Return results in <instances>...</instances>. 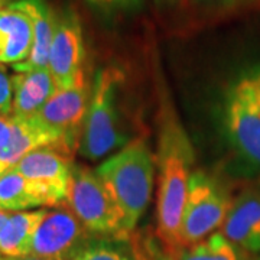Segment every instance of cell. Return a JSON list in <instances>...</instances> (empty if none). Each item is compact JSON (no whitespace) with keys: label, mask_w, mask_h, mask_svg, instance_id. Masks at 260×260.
I'll return each instance as SVG.
<instances>
[{"label":"cell","mask_w":260,"mask_h":260,"mask_svg":"<svg viewBox=\"0 0 260 260\" xmlns=\"http://www.w3.org/2000/svg\"><path fill=\"white\" fill-rule=\"evenodd\" d=\"M194 149L185 130L172 112L162 116L159 130L158 200L156 218L158 234L168 253L174 257L181 251L179 232L182 211L192 175Z\"/></svg>","instance_id":"cell-1"},{"label":"cell","mask_w":260,"mask_h":260,"mask_svg":"<svg viewBox=\"0 0 260 260\" xmlns=\"http://www.w3.org/2000/svg\"><path fill=\"white\" fill-rule=\"evenodd\" d=\"M156 159L146 139H135L95 168L120 208L129 234L146 213L155 186Z\"/></svg>","instance_id":"cell-2"},{"label":"cell","mask_w":260,"mask_h":260,"mask_svg":"<svg viewBox=\"0 0 260 260\" xmlns=\"http://www.w3.org/2000/svg\"><path fill=\"white\" fill-rule=\"evenodd\" d=\"M120 83V73L110 68L99 71L94 80L78 145V152L91 162L112 156L129 143L117 102Z\"/></svg>","instance_id":"cell-3"},{"label":"cell","mask_w":260,"mask_h":260,"mask_svg":"<svg viewBox=\"0 0 260 260\" xmlns=\"http://www.w3.org/2000/svg\"><path fill=\"white\" fill-rule=\"evenodd\" d=\"M65 204L88 233L127 236L120 208L95 169L73 162Z\"/></svg>","instance_id":"cell-4"},{"label":"cell","mask_w":260,"mask_h":260,"mask_svg":"<svg viewBox=\"0 0 260 260\" xmlns=\"http://www.w3.org/2000/svg\"><path fill=\"white\" fill-rule=\"evenodd\" d=\"M233 204L232 195L217 179L203 171H194L181 220V250L203 242L221 229Z\"/></svg>","instance_id":"cell-5"},{"label":"cell","mask_w":260,"mask_h":260,"mask_svg":"<svg viewBox=\"0 0 260 260\" xmlns=\"http://www.w3.org/2000/svg\"><path fill=\"white\" fill-rule=\"evenodd\" d=\"M93 87L87 80L85 73L77 80L74 85L65 90H56L42 110L35 116L45 127L59 136L62 150L73 158L78 152L81 129L88 110Z\"/></svg>","instance_id":"cell-6"},{"label":"cell","mask_w":260,"mask_h":260,"mask_svg":"<svg viewBox=\"0 0 260 260\" xmlns=\"http://www.w3.org/2000/svg\"><path fill=\"white\" fill-rule=\"evenodd\" d=\"M85 230L68 205L48 208L30 244V256L51 260H73L87 244Z\"/></svg>","instance_id":"cell-7"},{"label":"cell","mask_w":260,"mask_h":260,"mask_svg":"<svg viewBox=\"0 0 260 260\" xmlns=\"http://www.w3.org/2000/svg\"><path fill=\"white\" fill-rule=\"evenodd\" d=\"M84 58L85 48L80 19L73 10H67L58 16L48 59V70L56 90L70 88L77 83L84 73Z\"/></svg>","instance_id":"cell-8"},{"label":"cell","mask_w":260,"mask_h":260,"mask_svg":"<svg viewBox=\"0 0 260 260\" xmlns=\"http://www.w3.org/2000/svg\"><path fill=\"white\" fill-rule=\"evenodd\" d=\"M71 156L54 146L37 149L22 159L15 171L44 189L55 207L64 204L71 175Z\"/></svg>","instance_id":"cell-9"},{"label":"cell","mask_w":260,"mask_h":260,"mask_svg":"<svg viewBox=\"0 0 260 260\" xmlns=\"http://www.w3.org/2000/svg\"><path fill=\"white\" fill-rule=\"evenodd\" d=\"M224 123L237 150L260 167V110L236 87L225 102Z\"/></svg>","instance_id":"cell-10"},{"label":"cell","mask_w":260,"mask_h":260,"mask_svg":"<svg viewBox=\"0 0 260 260\" xmlns=\"http://www.w3.org/2000/svg\"><path fill=\"white\" fill-rule=\"evenodd\" d=\"M45 146H54L64 152L59 136L35 117L15 119L9 139L0 146V177L13 169L30 152Z\"/></svg>","instance_id":"cell-11"},{"label":"cell","mask_w":260,"mask_h":260,"mask_svg":"<svg viewBox=\"0 0 260 260\" xmlns=\"http://www.w3.org/2000/svg\"><path fill=\"white\" fill-rule=\"evenodd\" d=\"M13 3L28 15L34 32L30 55L25 62L13 67L15 73L48 68L49 51L55 34L58 15L49 8L45 0H18Z\"/></svg>","instance_id":"cell-12"},{"label":"cell","mask_w":260,"mask_h":260,"mask_svg":"<svg viewBox=\"0 0 260 260\" xmlns=\"http://www.w3.org/2000/svg\"><path fill=\"white\" fill-rule=\"evenodd\" d=\"M34 32L29 16L15 3L0 10V64L15 65L25 62L30 55Z\"/></svg>","instance_id":"cell-13"},{"label":"cell","mask_w":260,"mask_h":260,"mask_svg":"<svg viewBox=\"0 0 260 260\" xmlns=\"http://www.w3.org/2000/svg\"><path fill=\"white\" fill-rule=\"evenodd\" d=\"M15 119H34L55 94L56 85L48 68L12 74Z\"/></svg>","instance_id":"cell-14"},{"label":"cell","mask_w":260,"mask_h":260,"mask_svg":"<svg viewBox=\"0 0 260 260\" xmlns=\"http://www.w3.org/2000/svg\"><path fill=\"white\" fill-rule=\"evenodd\" d=\"M220 233L247 253H260V194L239 198L233 204Z\"/></svg>","instance_id":"cell-15"},{"label":"cell","mask_w":260,"mask_h":260,"mask_svg":"<svg viewBox=\"0 0 260 260\" xmlns=\"http://www.w3.org/2000/svg\"><path fill=\"white\" fill-rule=\"evenodd\" d=\"M47 213L48 208H38L10 214L9 220L0 230V256H29L34 236Z\"/></svg>","instance_id":"cell-16"},{"label":"cell","mask_w":260,"mask_h":260,"mask_svg":"<svg viewBox=\"0 0 260 260\" xmlns=\"http://www.w3.org/2000/svg\"><path fill=\"white\" fill-rule=\"evenodd\" d=\"M49 195L15 171L0 177V208L10 213L54 208Z\"/></svg>","instance_id":"cell-17"},{"label":"cell","mask_w":260,"mask_h":260,"mask_svg":"<svg viewBox=\"0 0 260 260\" xmlns=\"http://www.w3.org/2000/svg\"><path fill=\"white\" fill-rule=\"evenodd\" d=\"M178 260H247V251L221 233H214L203 242L182 249L178 253Z\"/></svg>","instance_id":"cell-18"},{"label":"cell","mask_w":260,"mask_h":260,"mask_svg":"<svg viewBox=\"0 0 260 260\" xmlns=\"http://www.w3.org/2000/svg\"><path fill=\"white\" fill-rule=\"evenodd\" d=\"M73 260H132L120 249L107 243H87Z\"/></svg>","instance_id":"cell-19"},{"label":"cell","mask_w":260,"mask_h":260,"mask_svg":"<svg viewBox=\"0 0 260 260\" xmlns=\"http://www.w3.org/2000/svg\"><path fill=\"white\" fill-rule=\"evenodd\" d=\"M234 87L242 91L260 110V67L250 73L244 74L234 84Z\"/></svg>","instance_id":"cell-20"},{"label":"cell","mask_w":260,"mask_h":260,"mask_svg":"<svg viewBox=\"0 0 260 260\" xmlns=\"http://www.w3.org/2000/svg\"><path fill=\"white\" fill-rule=\"evenodd\" d=\"M12 106H13L12 75L8 74L5 65L0 64V114L12 116Z\"/></svg>","instance_id":"cell-21"},{"label":"cell","mask_w":260,"mask_h":260,"mask_svg":"<svg viewBox=\"0 0 260 260\" xmlns=\"http://www.w3.org/2000/svg\"><path fill=\"white\" fill-rule=\"evenodd\" d=\"M142 260H175V257L167 250H159L153 243H146L142 253Z\"/></svg>","instance_id":"cell-22"},{"label":"cell","mask_w":260,"mask_h":260,"mask_svg":"<svg viewBox=\"0 0 260 260\" xmlns=\"http://www.w3.org/2000/svg\"><path fill=\"white\" fill-rule=\"evenodd\" d=\"M103 6L117 10H136L143 5V0H102Z\"/></svg>","instance_id":"cell-23"},{"label":"cell","mask_w":260,"mask_h":260,"mask_svg":"<svg viewBox=\"0 0 260 260\" xmlns=\"http://www.w3.org/2000/svg\"><path fill=\"white\" fill-rule=\"evenodd\" d=\"M15 124V117L13 116H5L0 114V146L9 139L12 129Z\"/></svg>","instance_id":"cell-24"},{"label":"cell","mask_w":260,"mask_h":260,"mask_svg":"<svg viewBox=\"0 0 260 260\" xmlns=\"http://www.w3.org/2000/svg\"><path fill=\"white\" fill-rule=\"evenodd\" d=\"M198 6H205V8H232L244 0H192Z\"/></svg>","instance_id":"cell-25"},{"label":"cell","mask_w":260,"mask_h":260,"mask_svg":"<svg viewBox=\"0 0 260 260\" xmlns=\"http://www.w3.org/2000/svg\"><path fill=\"white\" fill-rule=\"evenodd\" d=\"M181 0H155V3L159 8H169V6H175Z\"/></svg>","instance_id":"cell-26"},{"label":"cell","mask_w":260,"mask_h":260,"mask_svg":"<svg viewBox=\"0 0 260 260\" xmlns=\"http://www.w3.org/2000/svg\"><path fill=\"white\" fill-rule=\"evenodd\" d=\"M10 211H6V210H2L0 208V230L3 229V225L6 224V221L9 220V217H10Z\"/></svg>","instance_id":"cell-27"},{"label":"cell","mask_w":260,"mask_h":260,"mask_svg":"<svg viewBox=\"0 0 260 260\" xmlns=\"http://www.w3.org/2000/svg\"><path fill=\"white\" fill-rule=\"evenodd\" d=\"M5 260H51V259H44V257H37V256H23V257H3Z\"/></svg>","instance_id":"cell-28"},{"label":"cell","mask_w":260,"mask_h":260,"mask_svg":"<svg viewBox=\"0 0 260 260\" xmlns=\"http://www.w3.org/2000/svg\"><path fill=\"white\" fill-rule=\"evenodd\" d=\"M90 3H93V5H95V6H103L102 0H88Z\"/></svg>","instance_id":"cell-29"},{"label":"cell","mask_w":260,"mask_h":260,"mask_svg":"<svg viewBox=\"0 0 260 260\" xmlns=\"http://www.w3.org/2000/svg\"><path fill=\"white\" fill-rule=\"evenodd\" d=\"M5 5H9V3H13V2H18V0H3Z\"/></svg>","instance_id":"cell-30"},{"label":"cell","mask_w":260,"mask_h":260,"mask_svg":"<svg viewBox=\"0 0 260 260\" xmlns=\"http://www.w3.org/2000/svg\"><path fill=\"white\" fill-rule=\"evenodd\" d=\"M5 6H6V5H5V2H3V0H0V10L3 9Z\"/></svg>","instance_id":"cell-31"},{"label":"cell","mask_w":260,"mask_h":260,"mask_svg":"<svg viewBox=\"0 0 260 260\" xmlns=\"http://www.w3.org/2000/svg\"><path fill=\"white\" fill-rule=\"evenodd\" d=\"M0 260H5V259H3V257H0Z\"/></svg>","instance_id":"cell-32"},{"label":"cell","mask_w":260,"mask_h":260,"mask_svg":"<svg viewBox=\"0 0 260 260\" xmlns=\"http://www.w3.org/2000/svg\"><path fill=\"white\" fill-rule=\"evenodd\" d=\"M259 260H260V259H259Z\"/></svg>","instance_id":"cell-33"}]
</instances>
